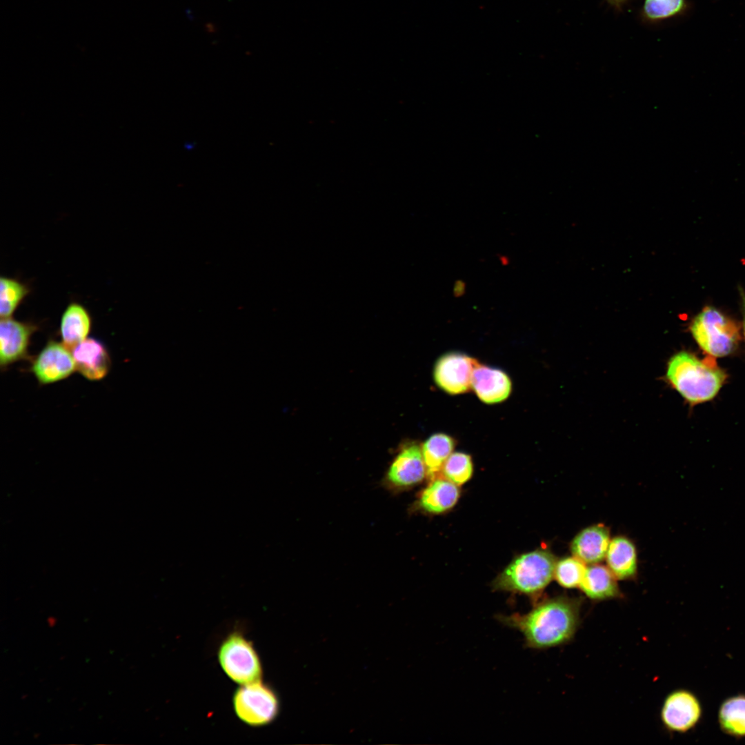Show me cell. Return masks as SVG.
<instances>
[{
    "instance_id": "9",
    "label": "cell",
    "mask_w": 745,
    "mask_h": 745,
    "mask_svg": "<svg viewBox=\"0 0 745 745\" xmlns=\"http://www.w3.org/2000/svg\"><path fill=\"white\" fill-rule=\"evenodd\" d=\"M29 370L40 384L46 385L65 379L77 370L70 348L50 340L32 359Z\"/></svg>"
},
{
    "instance_id": "14",
    "label": "cell",
    "mask_w": 745,
    "mask_h": 745,
    "mask_svg": "<svg viewBox=\"0 0 745 745\" xmlns=\"http://www.w3.org/2000/svg\"><path fill=\"white\" fill-rule=\"evenodd\" d=\"M427 475L421 447L417 444L406 446L390 466L388 478L399 486H410L421 482Z\"/></svg>"
},
{
    "instance_id": "5",
    "label": "cell",
    "mask_w": 745,
    "mask_h": 745,
    "mask_svg": "<svg viewBox=\"0 0 745 745\" xmlns=\"http://www.w3.org/2000/svg\"><path fill=\"white\" fill-rule=\"evenodd\" d=\"M218 659L226 674L244 685L261 681L262 668L252 643L239 633L228 635L222 642Z\"/></svg>"
},
{
    "instance_id": "23",
    "label": "cell",
    "mask_w": 745,
    "mask_h": 745,
    "mask_svg": "<svg viewBox=\"0 0 745 745\" xmlns=\"http://www.w3.org/2000/svg\"><path fill=\"white\" fill-rule=\"evenodd\" d=\"M441 473L444 478L457 486L466 484L473 474V462L470 455L462 452L451 453Z\"/></svg>"
},
{
    "instance_id": "24",
    "label": "cell",
    "mask_w": 745,
    "mask_h": 745,
    "mask_svg": "<svg viewBox=\"0 0 745 745\" xmlns=\"http://www.w3.org/2000/svg\"><path fill=\"white\" fill-rule=\"evenodd\" d=\"M685 7V0H644L642 13L646 19L656 21L673 17Z\"/></svg>"
},
{
    "instance_id": "7",
    "label": "cell",
    "mask_w": 745,
    "mask_h": 745,
    "mask_svg": "<svg viewBox=\"0 0 745 745\" xmlns=\"http://www.w3.org/2000/svg\"><path fill=\"white\" fill-rule=\"evenodd\" d=\"M703 708L698 697L692 691L679 688L664 698L659 712L663 727L673 733H686L699 723Z\"/></svg>"
},
{
    "instance_id": "4",
    "label": "cell",
    "mask_w": 745,
    "mask_h": 745,
    "mask_svg": "<svg viewBox=\"0 0 745 745\" xmlns=\"http://www.w3.org/2000/svg\"><path fill=\"white\" fill-rule=\"evenodd\" d=\"M690 330L700 348L713 357H724L737 346L739 328L713 307L704 308L693 320Z\"/></svg>"
},
{
    "instance_id": "27",
    "label": "cell",
    "mask_w": 745,
    "mask_h": 745,
    "mask_svg": "<svg viewBox=\"0 0 745 745\" xmlns=\"http://www.w3.org/2000/svg\"><path fill=\"white\" fill-rule=\"evenodd\" d=\"M744 336H745V317H744Z\"/></svg>"
},
{
    "instance_id": "1",
    "label": "cell",
    "mask_w": 745,
    "mask_h": 745,
    "mask_svg": "<svg viewBox=\"0 0 745 745\" xmlns=\"http://www.w3.org/2000/svg\"><path fill=\"white\" fill-rule=\"evenodd\" d=\"M582 600L561 595L535 604L527 613L498 615L504 625L521 633L526 647L546 650L573 640L581 622Z\"/></svg>"
},
{
    "instance_id": "21",
    "label": "cell",
    "mask_w": 745,
    "mask_h": 745,
    "mask_svg": "<svg viewBox=\"0 0 745 745\" xmlns=\"http://www.w3.org/2000/svg\"><path fill=\"white\" fill-rule=\"evenodd\" d=\"M29 292L30 288L25 283L17 279L1 277L0 279L1 317H11Z\"/></svg>"
},
{
    "instance_id": "20",
    "label": "cell",
    "mask_w": 745,
    "mask_h": 745,
    "mask_svg": "<svg viewBox=\"0 0 745 745\" xmlns=\"http://www.w3.org/2000/svg\"><path fill=\"white\" fill-rule=\"evenodd\" d=\"M455 446V439L445 433L430 436L421 446L427 470V476L432 480L439 477L442 467Z\"/></svg>"
},
{
    "instance_id": "26",
    "label": "cell",
    "mask_w": 745,
    "mask_h": 745,
    "mask_svg": "<svg viewBox=\"0 0 745 745\" xmlns=\"http://www.w3.org/2000/svg\"><path fill=\"white\" fill-rule=\"evenodd\" d=\"M609 3L614 6H619L624 3L626 0H607Z\"/></svg>"
},
{
    "instance_id": "18",
    "label": "cell",
    "mask_w": 745,
    "mask_h": 745,
    "mask_svg": "<svg viewBox=\"0 0 745 745\" xmlns=\"http://www.w3.org/2000/svg\"><path fill=\"white\" fill-rule=\"evenodd\" d=\"M91 326L92 319L88 310L79 303H70L61 318L59 332L62 342L72 349L87 338Z\"/></svg>"
},
{
    "instance_id": "16",
    "label": "cell",
    "mask_w": 745,
    "mask_h": 745,
    "mask_svg": "<svg viewBox=\"0 0 745 745\" xmlns=\"http://www.w3.org/2000/svg\"><path fill=\"white\" fill-rule=\"evenodd\" d=\"M617 579L607 567L599 563L586 566L579 588L588 599L601 602L622 597Z\"/></svg>"
},
{
    "instance_id": "25",
    "label": "cell",
    "mask_w": 745,
    "mask_h": 745,
    "mask_svg": "<svg viewBox=\"0 0 745 745\" xmlns=\"http://www.w3.org/2000/svg\"><path fill=\"white\" fill-rule=\"evenodd\" d=\"M466 283L464 281L457 280L454 284L453 295L455 297L463 296L466 292Z\"/></svg>"
},
{
    "instance_id": "11",
    "label": "cell",
    "mask_w": 745,
    "mask_h": 745,
    "mask_svg": "<svg viewBox=\"0 0 745 745\" xmlns=\"http://www.w3.org/2000/svg\"><path fill=\"white\" fill-rule=\"evenodd\" d=\"M76 370L90 381H99L108 373L111 359L105 345L95 338H86L72 351Z\"/></svg>"
},
{
    "instance_id": "2",
    "label": "cell",
    "mask_w": 745,
    "mask_h": 745,
    "mask_svg": "<svg viewBox=\"0 0 745 745\" xmlns=\"http://www.w3.org/2000/svg\"><path fill=\"white\" fill-rule=\"evenodd\" d=\"M726 377L713 359H700L686 351L677 352L669 359L666 372L669 384L691 404L713 399Z\"/></svg>"
},
{
    "instance_id": "19",
    "label": "cell",
    "mask_w": 745,
    "mask_h": 745,
    "mask_svg": "<svg viewBox=\"0 0 745 745\" xmlns=\"http://www.w3.org/2000/svg\"><path fill=\"white\" fill-rule=\"evenodd\" d=\"M722 731L735 738L745 737V694H738L724 699L717 713Z\"/></svg>"
},
{
    "instance_id": "15",
    "label": "cell",
    "mask_w": 745,
    "mask_h": 745,
    "mask_svg": "<svg viewBox=\"0 0 745 745\" xmlns=\"http://www.w3.org/2000/svg\"><path fill=\"white\" fill-rule=\"evenodd\" d=\"M606 566L617 580H629L637 573V551L634 542L625 535L610 539L605 557Z\"/></svg>"
},
{
    "instance_id": "6",
    "label": "cell",
    "mask_w": 745,
    "mask_h": 745,
    "mask_svg": "<svg viewBox=\"0 0 745 745\" xmlns=\"http://www.w3.org/2000/svg\"><path fill=\"white\" fill-rule=\"evenodd\" d=\"M233 706L238 717L253 726L269 724L279 711L275 693L261 681L244 684L237 688L233 696Z\"/></svg>"
},
{
    "instance_id": "22",
    "label": "cell",
    "mask_w": 745,
    "mask_h": 745,
    "mask_svg": "<svg viewBox=\"0 0 745 745\" xmlns=\"http://www.w3.org/2000/svg\"><path fill=\"white\" fill-rule=\"evenodd\" d=\"M586 565L573 555L564 557L556 562L554 579L563 588H577L585 573Z\"/></svg>"
},
{
    "instance_id": "10",
    "label": "cell",
    "mask_w": 745,
    "mask_h": 745,
    "mask_svg": "<svg viewBox=\"0 0 745 745\" xmlns=\"http://www.w3.org/2000/svg\"><path fill=\"white\" fill-rule=\"evenodd\" d=\"M37 325L20 321L11 317L1 318L0 323V366L6 369L10 365L26 359L33 333Z\"/></svg>"
},
{
    "instance_id": "17",
    "label": "cell",
    "mask_w": 745,
    "mask_h": 745,
    "mask_svg": "<svg viewBox=\"0 0 745 745\" xmlns=\"http://www.w3.org/2000/svg\"><path fill=\"white\" fill-rule=\"evenodd\" d=\"M460 497L459 486L446 478L436 477L421 492L419 505L425 512L442 514L453 508Z\"/></svg>"
},
{
    "instance_id": "12",
    "label": "cell",
    "mask_w": 745,
    "mask_h": 745,
    "mask_svg": "<svg viewBox=\"0 0 745 745\" xmlns=\"http://www.w3.org/2000/svg\"><path fill=\"white\" fill-rule=\"evenodd\" d=\"M610 539L607 526L593 524L575 535L570 544V550L572 555L587 565L600 563L605 559Z\"/></svg>"
},
{
    "instance_id": "3",
    "label": "cell",
    "mask_w": 745,
    "mask_h": 745,
    "mask_svg": "<svg viewBox=\"0 0 745 745\" xmlns=\"http://www.w3.org/2000/svg\"><path fill=\"white\" fill-rule=\"evenodd\" d=\"M556 562L554 555L546 549L523 553L497 577L493 587L537 599L554 578Z\"/></svg>"
},
{
    "instance_id": "8",
    "label": "cell",
    "mask_w": 745,
    "mask_h": 745,
    "mask_svg": "<svg viewBox=\"0 0 745 745\" xmlns=\"http://www.w3.org/2000/svg\"><path fill=\"white\" fill-rule=\"evenodd\" d=\"M479 361L466 354L451 352L441 356L433 369L435 384L444 392L458 395L472 388V376Z\"/></svg>"
},
{
    "instance_id": "13",
    "label": "cell",
    "mask_w": 745,
    "mask_h": 745,
    "mask_svg": "<svg viewBox=\"0 0 745 745\" xmlns=\"http://www.w3.org/2000/svg\"><path fill=\"white\" fill-rule=\"evenodd\" d=\"M472 388L482 402L492 404L509 397L512 383L503 370L479 364L473 372Z\"/></svg>"
}]
</instances>
